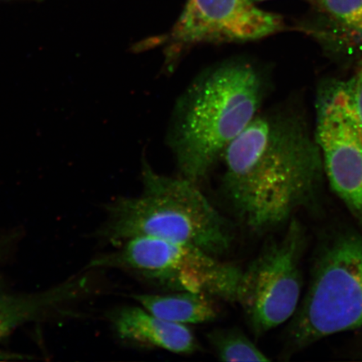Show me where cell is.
Segmentation results:
<instances>
[{"instance_id": "6da1fadb", "label": "cell", "mask_w": 362, "mask_h": 362, "mask_svg": "<svg viewBox=\"0 0 362 362\" xmlns=\"http://www.w3.org/2000/svg\"><path fill=\"white\" fill-rule=\"evenodd\" d=\"M221 156L226 200L253 234L284 228L298 212L314 210L318 203L322 156L296 115H257Z\"/></svg>"}, {"instance_id": "7a4b0ae2", "label": "cell", "mask_w": 362, "mask_h": 362, "mask_svg": "<svg viewBox=\"0 0 362 362\" xmlns=\"http://www.w3.org/2000/svg\"><path fill=\"white\" fill-rule=\"evenodd\" d=\"M264 80L250 62L230 60L209 67L176 103L168 137L181 177L198 184L230 142L257 115Z\"/></svg>"}, {"instance_id": "3957f363", "label": "cell", "mask_w": 362, "mask_h": 362, "mask_svg": "<svg viewBox=\"0 0 362 362\" xmlns=\"http://www.w3.org/2000/svg\"><path fill=\"white\" fill-rule=\"evenodd\" d=\"M141 193L107 205L98 236L119 246L131 238H155L189 244L214 256L232 246L233 229L197 187L183 177L156 173L144 163Z\"/></svg>"}, {"instance_id": "277c9868", "label": "cell", "mask_w": 362, "mask_h": 362, "mask_svg": "<svg viewBox=\"0 0 362 362\" xmlns=\"http://www.w3.org/2000/svg\"><path fill=\"white\" fill-rule=\"evenodd\" d=\"M362 328V235L342 228L315 257L309 288L291 320L287 358L325 337Z\"/></svg>"}, {"instance_id": "5b68a950", "label": "cell", "mask_w": 362, "mask_h": 362, "mask_svg": "<svg viewBox=\"0 0 362 362\" xmlns=\"http://www.w3.org/2000/svg\"><path fill=\"white\" fill-rule=\"evenodd\" d=\"M95 257L89 269H119L170 291L202 293L237 302L243 269L189 244L138 237Z\"/></svg>"}, {"instance_id": "8992f818", "label": "cell", "mask_w": 362, "mask_h": 362, "mask_svg": "<svg viewBox=\"0 0 362 362\" xmlns=\"http://www.w3.org/2000/svg\"><path fill=\"white\" fill-rule=\"evenodd\" d=\"M306 239L305 228L293 217L283 236L267 244L243 270L237 302L256 337L291 320L300 306Z\"/></svg>"}, {"instance_id": "52a82bcc", "label": "cell", "mask_w": 362, "mask_h": 362, "mask_svg": "<svg viewBox=\"0 0 362 362\" xmlns=\"http://www.w3.org/2000/svg\"><path fill=\"white\" fill-rule=\"evenodd\" d=\"M315 138L330 187L362 226V121L349 81L321 90Z\"/></svg>"}, {"instance_id": "ba28073f", "label": "cell", "mask_w": 362, "mask_h": 362, "mask_svg": "<svg viewBox=\"0 0 362 362\" xmlns=\"http://www.w3.org/2000/svg\"><path fill=\"white\" fill-rule=\"evenodd\" d=\"M283 28L281 17L260 10L252 0H187L168 34L136 48L143 51L162 45L172 62L193 45L253 42Z\"/></svg>"}, {"instance_id": "9c48e42d", "label": "cell", "mask_w": 362, "mask_h": 362, "mask_svg": "<svg viewBox=\"0 0 362 362\" xmlns=\"http://www.w3.org/2000/svg\"><path fill=\"white\" fill-rule=\"evenodd\" d=\"M107 318L116 336L133 345L182 355L192 354L200 348L187 325L163 320L141 305L122 306L112 310Z\"/></svg>"}, {"instance_id": "30bf717a", "label": "cell", "mask_w": 362, "mask_h": 362, "mask_svg": "<svg viewBox=\"0 0 362 362\" xmlns=\"http://www.w3.org/2000/svg\"><path fill=\"white\" fill-rule=\"evenodd\" d=\"M87 278H72L47 291L13 293L0 288V341L17 328L48 318L88 292Z\"/></svg>"}, {"instance_id": "8fae6325", "label": "cell", "mask_w": 362, "mask_h": 362, "mask_svg": "<svg viewBox=\"0 0 362 362\" xmlns=\"http://www.w3.org/2000/svg\"><path fill=\"white\" fill-rule=\"evenodd\" d=\"M133 298L151 314L176 324L208 323L219 315L214 298L206 293L172 291L165 294H135Z\"/></svg>"}, {"instance_id": "7c38bea8", "label": "cell", "mask_w": 362, "mask_h": 362, "mask_svg": "<svg viewBox=\"0 0 362 362\" xmlns=\"http://www.w3.org/2000/svg\"><path fill=\"white\" fill-rule=\"evenodd\" d=\"M207 338L220 361H270L240 329H215L207 334Z\"/></svg>"}, {"instance_id": "4fadbf2b", "label": "cell", "mask_w": 362, "mask_h": 362, "mask_svg": "<svg viewBox=\"0 0 362 362\" xmlns=\"http://www.w3.org/2000/svg\"><path fill=\"white\" fill-rule=\"evenodd\" d=\"M316 3L344 31L362 42V0H316Z\"/></svg>"}, {"instance_id": "5bb4252c", "label": "cell", "mask_w": 362, "mask_h": 362, "mask_svg": "<svg viewBox=\"0 0 362 362\" xmlns=\"http://www.w3.org/2000/svg\"><path fill=\"white\" fill-rule=\"evenodd\" d=\"M353 97H354L357 110L359 112L362 121V62L356 71V74L350 81Z\"/></svg>"}, {"instance_id": "9a60e30c", "label": "cell", "mask_w": 362, "mask_h": 362, "mask_svg": "<svg viewBox=\"0 0 362 362\" xmlns=\"http://www.w3.org/2000/svg\"><path fill=\"white\" fill-rule=\"evenodd\" d=\"M18 237L19 233L15 232L0 235V262L10 253Z\"/></svg>"}, {"instance_id": "2e32d148", "label": "cell", "mask_w": 362, "mask_h": 362, "mask_svg": "<svg viewBox=\"0 0 362 362\" xmlns=\"http://www.w3.org/2000/svg\"><path fill=\"white\" fill-rule=\"evenodd\" d=\"M252 2H261V1H265V0H252Z\"/></svg>"}]
</instances>
